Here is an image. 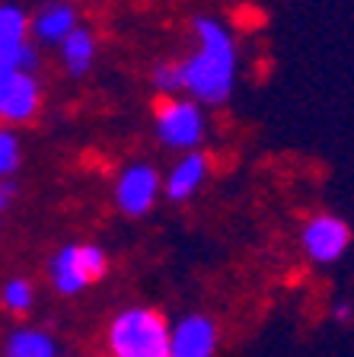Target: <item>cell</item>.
Returning <instances> with one entry per match:
<instances>
[{
  "mask_svg": "<svg viewBox=\"0 0 354 357\" xmlns=\"http://www.w3.org/2000/svg\"><path fill=\"white\" fill-rule=\"evenodd\" d=\"M192 52L179 58L182 64V93L198 99L205 109L227 105L239 74V48L227 22L214 13H198L189 22Z\"/></svg>",
  "mask_w": 354,
  "mask_h": 357,
  "instance_id": "obj_1",
  "label": "cell"
},
{
  "mask_svg": "<svg viewBox=\"0 0 354 357\" xmlns=\"http://www.w3.org/2000/svg\"><path fill=\"white\" fill-rule=\"evenodd\" d=\"M170 322L150 306H128L109 322L105 344L112 357H170Z\"/></svg>",
  "mask_w": 354,
  "mask_h": 357,
  "instance_id": "obj_2",
  "label": "cell"
},
{
  "mask_svg": "<svg viewBox=\"0 0 354 357\" xmlns=\"http://www.w3.org/2000/svg\"><path fill=\"white\" fill-rule=\"evenodd\" d=\"M154 134L166 150H176V153L198 150L207 134L205 105L185 93L160 96L154 105Z\"/></svg>",
  "mask_w": 354,
  "mask_h": 357,
  "instance_id": "obj_3",
  "label": "cell"
},
{
  "mask_svg": "<svg viewBox=\"0 0 354 357\" xmlns=\"http://www.w3.org/2000/svg\"><path fill=\"white\" fill-rule=\"evenodd\" d=\"M109 271V259L93 243H71L61 245L48 259V281L61 297H77L89 284H96Z\"/></svg>",
  "mask_w": 354,
  "mask_h": 357,
  "instance_id": "obj_4",
  "label": "cell"
},
{
  "mask_svg": "<svg viewBox=\"0 0 354 357\" xmlns=\"http://www.w3.org/2000/svg\"><path fill=\"white\" fill-rule=\"evenodd\" d=\"M42 109V80L38 70L20 64H0V125H26Z\"/></svg>",
  "mask_w": 354,
  "mask_h": 357,
  "instance_id": "obj_5",
  "label": "cell"
},
{
  "mask_svg": "<svg viewBox=\"0 0 354 357\" xmlns=\"http://www.w3.org/2000/svg\"><path fill=\"white\" fill-rule=\"evenodd\" d=\"M351 245V227L335 214H313L300 227V249L313 265H335Z\"/></svg>",
  "mask_w": 354,
  "mask_h": 357,
  "instance_id": "obj_6",
  "label": "cell"
},
{
  "mask_svg": "<svg viewBox=\"0 0 354 357\" xmlns=\"http://www.w3.org/2000/svg\"><path fill=\"white\" fill-rule=\"evenodd\" d=\"M163 192V178L156 166L150 163H131L118 172L115 182V204L125 217H144L156 204Z\"/></svg>",
  "mask_w": 354,
  "mask_h": 357,
  "instance_id": "obj_7",
  "label": "cell"
},
{
  "mask_svg": "<svg viewBox=\"0 0 354 357\" xmlns=\"http://www.w3.org/2000/svg\"><path fill=\"white\" fill-rule=\"evenodd\" d=\"M80 22V7L74 0H45L36 13H29V36L38 48H58Z\"/></svg>",
  "mask_w": 354,
  "mask_h": 357,
  "instance_id": "obj_8",
  "label": "cell"
},
{
  "mask_svg": "<svg viewBox=\"0 0 354 357\" xmlns=\"http://www.w3.org/2000/svg\"><path fill=\"white\" fill-rule=\"evenodd\" d=\"M217 342V322L205 312H189L170 328V357H214Z\"/></svg>",
  "mask_w": 354,
  "mask_h": 357,
  "instance_id": "obj_9",
  "label": "cell"
},
{
  "mask_svg": "<svg viewBox=\"0 0 354 357\" xmlns=\"http://www.w3.org/2000/svg\"><path fill=\"white\" fill-rule=\"evenodd\" d=\"M58 52V64L71 80H83V77L96 67V58H99V38L96 32L89 29V26H77L64 42L54 48Z\"/></svg>",
  "mask_w": 354,
  "mask_h": 357,
  "instance_id": "obj_10",
  "label": "cell"
},
{
  "mask_svg": "<svg viewBox=\"0 0 354 357\" xmlns=\"http://www.w3.org/2000/svg\"><path fill=\"white\" fill-rule=\"evenodd\" d=\"M29 42L32 36L26 7L16 0H0V64H16Z\"/></svg>",
  "mask_w": 354,
  "mask_h": 357,
  "instance_id": "obj_11",
  "label": "cell"
},
{
  "mask_svg": "<svg viewBox=\"0 0 354 357\" xmlns=\"http://www.w3.org/2000/svg\"><path fill=\"white\" fill-rule=\"evenodd\" d=\"M207 169H211V163H207L205 153H198V150L182 153V160L172 166L170 176H166V182H163V195H166L170 201L195 198V195L201 192V185H205Z\"/></svg>",
  "mask_w": 354,
  "mask_h": 357,
  "instance_id": "obj_12",
  "label": "cell"
},
{
  "mask_svg": "<svg viewBox=\"0 0 354 357\" xmlns=\"http://www.w3.org/2000/svg\"><path fill=\"white\" fill-rule=\"evenodd\" d=\"M3 357H58V342L45 328H13L3 342Z\"/></svg>",
  "mask_w": 354,
  "mask_h": 357,
  "instance_id": "obj_13",
  "label": "cell"
},
{
  "mask_svg": "<svg viewBox=\"0 0 354 357\" xmlns=\"http://www.w3.org/2000/svg\"><path fill=\"white\" fill-rule=\"evenodd\" d=\"M22 163V144L13 125H0V178H13Z\"/></svg>",
  "mask_w": 354,
  "mask_h": 357,
  "instance_id": "obj_14",
  "label": "cell"
},
{
  "mask_svg": "<svg viewBox=\"0 0 354 357\" xmlns=\"http://www.w3.org/2000/svg\"><path fill=\"white\" fill-rule=\"evenodd\" d=\"M150 83L160 96H172V93H182V64L179 58H166V61H156L150 67Z\"/></svg>",
  "mask_w": 354,
  "mask_h": 357,
  "instance_id": "obj_15",
  "label": "cell"
},
{
  "mask_svg": "<svg viewBox=\"0 0 354 357\" xmlns=\"http://www.w3.org/2000/svg\"><path fill=\"white\" fill-rule=\"evenodd\" d=\"M0 303L10 312H29L32 303H36V287L26 278H10L0 290Z\"/></svg>",
  "mask_w": 354,
  "mask_h": 357,
  "instance_id": "obj_16",
  "label": "cell"
},
{
  "mask_svg": "<svg viewBox=\"0 0 354 357\" xmlns=\"http://www.w3.org/2000/svg\"><path fill=\"white\" fill-rule=\"evenodd\" d=\"M16 192H20V188H16L13 178H0V220H3V214H7L10 204L16 201Z\"/></svg>",
  "mask_w": 354,
  "mask_h": 357,
  "instance_id": "obj_17",
  "label": "cell"
},
{
  "mask_svg": "<svg viewBox=\"0 0 354 357\" xmlns=\"http://www.w3.org/2000/svg\"><path fill=\"white\" fill-rule=\"evenodd\" d=\"M332 316L339 322H348V319H351V303H348V300H339V303L332 306Z\"/></svg>",
  "mask_w": 354,
  "mask_h": 357,
  "instance_id": "obj_18",
  "label": "cell"
}]
</instances>
